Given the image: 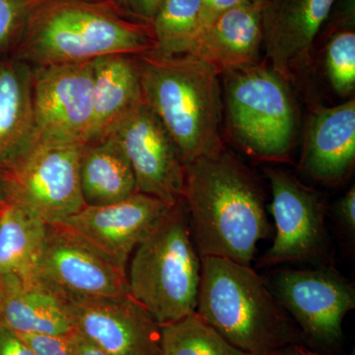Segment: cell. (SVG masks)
I'll return each instance as SVG.
<instances>
[{
  "mask_svg": "<svg viewBox=\"0 0 355 355\" xmlns=\"http://www.w3.org/2000/svg\"><path fill=\"white\" fill-rule=\"evenodd\" d=\"M183 200L200 258L251 265L270 224L260 188L238 159L222 148L184 165Z\"/></svg>",
  "mask_w": 355,
  "mask_h": 355,
  "instance_id": "1",
  "label": "cell"
},
{
  "mask_svg": "<svg viewBox=\"0 0 355 355\" xmlns=\"http://www.w3.org/2000/svg\"><path fill=\"white\" fill-rule=\"evenodd\" d=\"M123 12L114 0H41L11 57L46 67L153 51L150 25L128 19Z\"/></svg>",
  "mask_w": 355,
  "mask_h": 355,
  "instance_id": "2",
  "label": "cell"
},
{
  "mask_svg": "<svg viewBox=\"0 0 355 355\" xmlns=\"http://www.w3.org/2000/svg\"><path fill=\"white\" fill-rule=\"evenodd\" d=\"M142 97L179 149L184 165L224 148L220 83L216 67L195 55H135Z\"/></svg>",
  "mask_w": 355,
  "mask_h": 355,
  "instance_id": "3",
  "label": "cell"
},
{
  "mask_svg": "<svg viewBox=\"0 0 355 355\" xmlns=\"http://www.w3.org/2000/svg\"><path fill=\"white\" fill-rule=\"evenodd\" d=\"M196 313L227 342L251 355H266L304 338L250 266L202 257Z\"/></svg>",
  "mask_w": 355,
  "mask_h": 355,
  "instance_id": "4",
  "label": "cell"
},
{
  "mask_svg": "<svg viewBox=\"0 0 355 355\" xmlns=\"http://www.w3.org/2000/svg\"><path fill=\"white\" fill-rule=\"evenodd\" d=\"M202 258L184 200L172 205L132 253L130 293L165 324L195 313Z\"/></svg>",
  "mask_w": 355,
  "mask_h": 355,
  "instance_id": "5",
  "label": "cell"
},
{
  "mask_svg": "<svg viewBox=\"0 0 355 355\" xmlns=\"http://www.w3.org/2000/svg\"><path fill=\"white\" fill-rule=\"evenodd\" d=\"M231 132L243 148L263 159L291 151L297 127L295 103L286 79L260 64L226 70Z\"/></svg>",
  "mask_w": 355,
  "mask_h": 355,
  "instance_id": "6",
  "label": "cell"
},
{
  "mask_svg": "<svg viewBox=\"0 0 355 355\" xmlns=\"http://www.w3.org/2000/svg\"><path fill=\"white\" fill-rule=\"evenodd\" d=\"M85 144L39 135L12 165L1 170L10 200L49 225L62 223L85 207L80 160Z\"/></svg>",
  "mask_w": 355,
  "mask_h": 355,
  "instance_id": "7",
  "label": "cell"
},
{
  "mask_svg": "<svg viewBox=\"0 0 355 355\" xmlns=\"http://www.w3.org/2000/svg\"><path fill=\"white\" fill-rule=\"evenodd\" d=\"M268 286L305 338L324 345L342 340L343 320L355 307V291L336 270H279Z\"/></svg>",
  "mask_w": 355,
  "mask_h": 355,
  "instance_id": "8",
  "label": "cell"
},
{
  "mask_svg": "<svg viewBox=\"0 0 355 355\" xmlns=\"http://www.w3.org/2000/svg\"><path fill=\"white\" fill-rule=\"evenodd\" d=\"M35 282L64 301L130 295L127 275L60 225H49Z\"/></svg>",
  "mask_w": 355,
  "mask_h": 355,
  "instance_id": "9",
  "label": "cell"
},
{
  "mask_svg": "<svg viewBox=\"0 0 355 355\" xmlns=\"http://www.w3.org/2000/svg\"><path fill=\"white\" fill-rule=\"evenodd\" d=\"M171 207L157 198L135 193L110 205H85L55 225L76 236L127 275L130 256Z\"/></svg>",
  "mask_w": 355,
  "mask_h": 355,
  "instance_id": "10",
  "label": "cell"
},
{
  "mask_svg": "<svg viewBox=\"0 0 355 355\" xmlns=\"http://www.w3.org/2000/svg\"><path fill=\"white\" fill-rule=\"evenodd\" d=\"M94 60L33 67L39 135L88 144L93 125Z\"/></svg>",
  "mask_w": 355,
  "mask_h": 355,
  "instance_id": "11",
  "label": "cell"
},
{
  "mask_svg": "<svg viewBox=\"0 0 355 355\" xmlns=\"http://www.w3.org/2000/svg\"><path fill=\"white\" fill-rule=\"evenodd\" d=\"M132 166L137 193L169 205L183 200L184 165L163 123L146 103L130 112L112 132Z\"/></svg>",
  "mask_w": 355,
  "mask_h": 355,
  "instance_id": "12",
  "label": "cell"
},
{
  "mask_svg": "<svg viewBox=\"0 0 355 355\" xmlns=\"http://www.w3.org/2000/svg\"><path fill=\"white\" fill-rule=\"evenodd\" d=\"M73 331L109 355H162L161 324L135 299L65 300Z\"/></svg>",
  "mask_w": 355,
  "mask_h": 355,
  "instance_id": "13",
  "label": "cell"
},
{
  "mask_svg": "<svg viewBox=\"0 0 355 355\" xmlns=\"http://www.w3.org/2000/svg\"><path fill=\"white\" fill-rule=\"evenodd\" d=\"M272 188L275 240L261 266L319 258L328 248L323 205L316 193L291 175L266 169Z\"/></svg>",
  "mask_w": 355,
  "mask_h": 355,
  "instance_id": "14",
  "label": "cell"
},
{
  "mask_svg": "<svg viewBox=\"0 0 355 355\" xmlns=\"http://www.w3.org/2000/svg\"><path fill=\"white\" fill-rule=\"evenodd\" d=\"M336 0H266L261 7L263 46L272 69L288 80L326 25Z\"/></svg>",
  "mask_w": 355,
  "mask_h": 355,
  "instance_id": "15",
  "label": "cell"
},
{
  "mask_svg": "<svg viewBox=\"0 0 355 355\" xmlns=\"http://www.w3.org/2000/svg\"><path fill=\"white\" fill-rule=\"evenodd\" d=\"M355 160L354 99L321 108L308 125L301 166L306 174L327 184L342 182Z\"/></svg>",
  "mask_w": 355,
  "mask_h": 355,
  "instance_id": "16",
  "label": "cell"
},
{
  "mask_svg": "<svg viewBox=\"0 0 355 355\" xmlns=\"http://www.w3.org/2000/svg\"><path fill=\"white\" fill-rule=\"evenodd\" d=\"M263 3L248 1L217 17L200 34L187 55H195L217 71L259 64L263 46Z\"/></svg>",
  "mask_w": 355,
  "mask_h": 355,
  "instance_id": "17",
  "label": "cell"
},
{
  "mask_svg": "<svg viewBox=\"0 0 355 355\" xmlns=\"http://www.w3.org/2000/svg\"><path fill=\"white\" fill-rule=\"evenodd\" d=\"M38 137L33 107V67L0 58V170L12 165Z\"/></svg>",
  "mask_w": 355,
  "mask_h": 355,
  "instance_id": "18",
  "label": "cell"
},
{
  "mask_svg": "<svg viewBox=\"0 0 355 355\" xmlns=\"http://www.w3.org/2000/svg\"><path fill=\"white\" fill-rule=\"evenodd\" d=\"M0 323L17 335L73 333L64 301L35 280L0 277Z\"/></svg>",
  "mask_w": 355,
  "mask_h": 355,
  "instance_id": "19",
  "label": "cell"
},
{
  "mask_svg": "<svg viewBox=\"0 0 355 355\" xmlns=\"http://www.w3.org/2000/svg\"><path fill=\"white\" fill-rule=\"evenodd\" d=\"M144 102L135 55H109L94 60L93 125L90 142L112 135L116 125Z\"/></svg>",
  "mask_w": 355,
  "mask_h": 355,
  "instance_id": "20",
  "label": "cell"
},
{
  "mask_svg": "<svg viewBox=\"0 0 355 355\" xmlns=\"http://www.w3.org/2000/svg\"><path fill=\"white\" fill-rule=\"evenodd\" d=\"M79 175L88 207L120 202L137 193L132 166L114 135L84 146Z\"/></svg>",
  "mask_w": 355,
  "mask_h": 355,
  "instance_id": "21",
  "label": "cell"
},
{
  "mask_svg": "<svg viewBox=\"0 0 355 355\" xmlns=\"http://www.w3.org/2000/svg\"><path fill=\"white\" fill-rule=\"evenodd\" d=\"M48 230L41 217L9 200L0 214V277L35 280Z\"/></svg>",
  "mask_w": 355,
  "mask_h": 355,
  "instance_id": "22",
  "label": "cell"
},
{
  "mask_svg": "<svg viewBox=\"0 0 355 355\" xmlns=\"http://www.w3.org/2000/svg\"><path fill=\"white\" fill-rule=\"evenodd\" d=\"M150 27L153 53L163 57L187 55L209 27L202 0H163Z\"/></svg>",
  "mask_w": 355,
  "mask_h": 355,
  "instance_id": "23",
  "label": "cell"
},
{
  "mask_svg": "<svg viewBox=\"0 0 355 355\" xmlns=\"http://www.w3.org/2000/svg\"><path fill=\"white\" fill-rule=\"evenodd\" d=\"M324 64L331 87L347 97L355 88V2L336 0L329 16Z\"/></svg>",
  "mask_w": 355,
  "mask_h": 355,
  "instance_id": "24",
  "label": "cell"
},
{
  "mask_svg": "<svg viewBox=\"0 0 355 355\" xmlns=\"http://www.w3.org/2000/svg\"><path fill=\"white\" fill-rule=\"evenodd\" d=\"M162 355H251L227 342L197 313L161 326Z\"/></svg>",
  "mask_w": 355,
  "mask_h": 355,
  "instance_id": "25",
  "label": "cell"
},
{
  "mask_svg": "<svg viewBox=\"0 0 355 355\" xmlns=\"http://www.w3.org/2000/svg\"><path fill=\"white\" fill-rule=\"evenodd\" d=\"M41 0H0V57L17 44L33 9Z\"/></svg>",
  "mask_w": 355,
  "mask_h": 355,
  "instance_id": "26",
  "label": "cell"
},
{
  "mask_svg": "<svg viewBox=\"0 0 355 355\" xmlns=\"http://www.w3.org/2000/svg\"><path fill=\"white\" fill-rule=\"evenodd\" d=\"M71 335V334H70ZM69 336L18 335L35 355H72Z\"/></svg>",
  "mask_w": 355,
  "mask_h": 355,
  "instance_id": "27",
  "label": "cell"
},
{
  "mask_svg": "<svg viewBox=\"0 0 355 355\" xmlns=\"http://www.w3.org/2000/svg\"><path fill=\"white\" fill-rule=\"evenodd\" d=\"M0 355H35L17 334L0 323Z\"/></svg>",
  "mask_w": 355,
  "mask_h": 355,
  "instance_id": "28",
  "label": "cell"
},
{
  "mask_svg": "<svg viewBox=\"0 0 355 355\" xmlns=\"http://www.w3.org/2000/svg\"><path fill=\"white\" fill-rule=\"evenodd\" d=\"M336 216L343 226L350 231L355 230V189L354 186L347 191L336 205Z\"/></svg>",
  "mask_w": 355,
  "mask_h": 355,
  "instance_id": "29",
  "label": "cell"
},
{
  "mask_svg": "<svg viewBox=\"0 0 355 355\" xmlns=\"http://www.w3.org/2000/svg\"><path fill=\"white\" fill-rule=\"evenodd\" d=\"M163 0H128L127 13L150 25Z\"/></svg>",
  "mask_w": 355,
  "mask_h": 355,
  "instance_id": "30",
  "label": "cell"
},
{
  "mask_svg": "<svg viewBox=\"0 0 355 355\" xmlns=\"http://www.w3.org/2000/svg\"><path fill=\"white\" fill-rule=\"evenodd\" d=\"M205 6V15H207L209 26L216 19L217 17L230 10L233 7L240 6L248 0H202Z\"/></svg>",
  "mask_w": 355,
  "mask_h": 355,
  "instance_id": "31",
  "label": "cell"
},
{
  "mask_svg": "<svg viewBox=\"0 0 355 355\" xmlns=\"http://www.w3.org/2000/svg\"><path fill=\"white\" fill-rule=\"evenodd\" d=\"M70 342H71L72 355H109L95 343L76 331L70 335Z\"/></svg>",
  "mask_w": 355,
  "mask_h": 355,
  "instance_id": "32",
  "label": "cell"
},
{
  "mask_svg": "<svg viewBox=\"0 0 355 355\" xmlns=\"http://www.w3.org/2000/svg\"><path fill=\"white\" fill-rule=\"evenodd\" d=\"M9 200H10V196H9L6 175L0 170V214Z\"/></svg>",
  "mask_w": 355,
  "mask_h": 355,
  "instance_id": "33",
  "label": "cell"
},
{
  "mask_svg": "<svg viewBox=\"0 0 355 355\" xmlns=\"http://www.w3.org/2000/svg\"><path fill=\"white\" fill-rule=\"evenodd\" d=\"M266 355H305L302 350V345H292L282 349L275 350Z\"/></svg>",
  "mask_w": 355,
  "mask_h": 355,
  "instance_id": "34",
  "label": "cell"
},
{
  "mask_svg": "<svg viewBox=\"0 0 355 355\" xmlns=\"http://www.w3.org/2000/svg\"><path fill=\"white\" fill-rule=\"evenodd\" d=\"M302 350L304 352L305 355H327L323 354H320V352H314V350L308 349L307 347H305L304 345H302ZM349 355H354V354H349Z\"/></svg>",
  "mask_w": 355,
  "mask_h": 355,
  "instance_id": "35",
  "label": "cell"
},
{
  "mask_svg": "<svg viewBox=\"0 0 355 355\" xmlns=\"http://www.w3.org/2000/svg\"><path fill=\"white\" fill-rule=\"evenodd\" d=\"M118 3V6L123 9L125 12H127L128 0H114Z\"/></svg>",
  "mask_w": 355,
  "mask_h": 355,
  "instance_id": "36",
  "label": "cell"
},
{
  "mask_svg": "<svg viewBox=\"0 0 355 355\" xmlns=\"http://www.w3.org/2000/svg\"><path fill=\"white\" fill-rule=\"evenodd\" d=\"M250 1L259 2V3H263L266 0H250Z\"/></svg>",
  "mask_w": 355,
  "mask_h": 355,
  "instance_id": "37",
  "label": "cell"
},
{
  "mask_svg": "<svg viewBox=\"0 0 355 355\" xmlns=\"http://www.w3.org/2000/svg\"><path fill=\"white\" fill-rule=\"evenodd\" d=\"M101 1H107V0H101Z\"/></svg>",
  "mask_w": 355,
  "mask_h": 355,
  "instance_id": "38",
  "label": "cell"
}]
</instances>
